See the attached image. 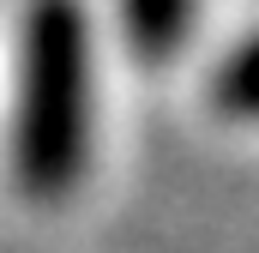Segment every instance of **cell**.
<instances>
[{
  "instance_id": "3",
  "label": "cell",
  "mask_w": 259,
  "mask_h": 253,
  "mask_svg": "<svg viewBox=\"0 0 259 253\" xmlns=\"http://www.w3.org/2000/svg\"><path fill=\"white\" fill-rule=\"evenodd\" d=\"M211 103L229 121H259V36H247L211 78Z\"/></svg>"
},
{
  "instance_id": "1",
  "label": "cell",
  "mask_w": 259,
  "mask_h": 253,
  "mask_svg": "<svg viewBox=\"0 0 259 253\" xmlns=\"http://www.w3.org/2000/svg\"><path fill=\"white\" fill-rule=\"evenodd\" d=\"M91 121H97L91 18L78 0H30L12 91V175L30 199L49 205L84 181Z\"/></svg>"
},
{
  "instance_id": "2",
  "label": "cell",
  "mask_w": 259,
  "mask_h": 253,
  "mask_svg": "<svg viewBox=\"0 0 259 253\" xmlns=\"http://www.w3.org/2000/svg\"><path fill=\"white\" fill-rule=\"evenodd\" d=\"M115 12H121V36L133 43V55L145 66H163L187 49L199 0H115Z\"/></svg>"
}]
</instances>
